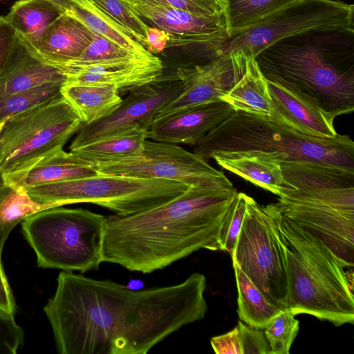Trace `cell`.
<instances>
[{"label":"cell","mask_w":354,"mask_h":354,"mask_svg":"<svg viewBox=\"0 0 354 354\" xmlns=\"http://www.w3.org/2000/svg\"><path fill=\"white\" fill-rule=\"evenodd\" d=\"M65 82H47L0 99V123L42 103L62 96Z\"/></svg>","instance_id":"31"},{"label":"cell","mask_w":354,"mask_h":354,"mask_svg":"<svg viewBox=\"0 0 354 354\" xmlns=\"http://www.w3.org/2000/svg\"><path fill=\"white\" fill-rule=\"evenodd\" d=\"M238 297L237 313L241 321L260 329H264L282 310L269 301L246 274L232 262Z\"/></svg>","instance_id":"28"},{"label":"cell","mask_w":354,"mask_h":354,"mask_svg":"<svg viewBox=\"0 0 354 354\" xmlns=\"http://www.w3.org/2000/svg\"><path fill=\"white\" fill-rule=\"evenodd\" d=\"M44 308L60 354H147L180 328L203 319L206 278L132 290L109 280L59 272Z\"/></svg>","instance_id":"1"},{"label":"cell","mask_w":354,"mask_h":354,"mask_svg":"<svg viewBox=\"0 0 354 354\" xmlns=\"http://www.w3.org/2000/svg\"><path fill=\"white\" fill-rule=\"evenodd\" d=\"M169 37L167 34L156 28L149 26L147 33L146 49L151 54L162 53L167 48Z\"/></svg>","instance_id":"41"},{"label":"cell","mask_w":354,"mask_h":354,"mask_svg":"<svg viewBox=\"0 0 354 354\" xmlns=\"http://www.w3.org/2000/svg\"><path fill=\"white\" fill-rule=\"evenodd\" d=\"M250 196L238 192L231 204L221 224L218 237V250L226 251L231 254L239 236Z\"/></svg>","instance_id":"34"},{"label":"cell","mask_w":354,"mask_h":354,"mask_svg":"<svg viewBox=\"0 0 354 354\" xmlns=\"http://www.w3.org/2000/svg\"><path fill=\"white\" fill-rule=\"evenodd\" d=\"M93 32L81 21L64 12L43 36L31 45L47 62L63 68L91 44Z\"/></svg>","instance_id":"20"},{"label":"cell","mask_w":354,"mask_h":354,"mask_svg":"<svg viewBox=\"0 0 354 354\" xmlns=\"http://www.w3.org/2000/svg\"><path fill=\"white\" fill-rule=\"evenodd\" d=\"M106 216L82 208L46 209L23 220L39 267L85 272L102 261Z\"/></svg>","instance_id":"7"},{"label":"cell","mask_w":354,"mask_h":354,"mask_svg":"<svg viewBox=\"0 0 354 354\" xmlns=\"http://www.w3.org/2000/svg\"><path fill=\"white\" fill-rule=\"evenodd\" d=\"M17 33L5 17H0V72L6 64L15 46Z\"/></svg>","instance_id":"39"},{"label":"cell","mask_w":354,"mask_h":354,"mask_svg":"<svg viewBox=\"0 0 354 354\" xmlns=\"http://www.w3.org/2000/svg\"><path fill=\"white\" fill-rule=\"evenodd\" d=\"M64 12L49 0H18L5 18L18 35L32 45Z\"/></svg>","instance_id":"26"},{"label":"cell","mask_w":354,"mask_h":354,"mask_svg":"<svg viewBox=\"0 0 354 354\" xmlns=\"http://www.w3.org/2000/svg\"><path fill=\"white\" fill-rule=\"evenodd\" d=\"M82 126L79 116L62 96L8 118L0 130V172L24 169L63 149Z\"/></svg>","instance_id":"9"},{"label":"cell","mask_w":354,"mask_h":354,"mask_svg":"<svg viewBox=\"0 0 354 354\" xmlns=\"http://www.w3.org/2000/svg\"><path fill=\"white\" fill-rule=\"evenodd\" d=\"M210 343L216 354H241L237 326L225 334L213 337Z\"/></svg>","instance_id":"40"},{"label":"cell","mask_w":354,"mask_h":354,"mask_svg":"<svg viewBox=\"0 0 354 354\" xmlns=\"http://www.w3.org/2000/svg\"><path fill=\"white\" fill-rule=\"evenodd\" d=\"M220 100L230 105L234 111L270 117L272 107L267 80L254 57L248 55L245 73Z\"/></svg>","instance_id":"23"},{"label":"cell","mask_w":354,"mask_h":354,"mask_svg":"<svg viewBox=\"0 0 354 354\" xmlns=\"http://www.w3.org/2000/svg\"><path fill=\"white\" fill-rule=\"evenodd\" d=\"M227 32L232 37L297 0H223Z\"/></svg>","instance_id":"30"},{"label":"cell","mask_w":354,"mask_h":354,"mask_svg":"<svg viewBox=\"0 0 354 354\" xmlns=\"http://www.w3.org/2000/svg\"><path fill=\"white\" fill-rule=\"evenodd\" d=\"M185 88L182 80L156 81L130 91L111 114L90 124H82L70 151L131 129L148 131L157 113Z\"/></svg>","instance_id":"14"},{"label":"cell","mask_w":354,"mask_h":354,"mask_svg":"<svg viewBox=\"0 0 354 354\" xmlns=\"http://www.w3.org/2000/svg\"><path fill=\"white\" fill-rule=\"evenodd\" d=\"M189 187L162 178H140L97 174L95 176L23 189L35 201L55 207L92 203L118 216L138 214L181 195Z\"/></svg>","instance_id":"8"},{"label":"cell","mask_w":354,"mask_h":354,"mask_svg":"<svg viewBox=\"0 0 354 354\" xmlns=\"http://www.w3.org/2000/svg\"><path fill=\"white\" fill-rule=\"evenodd\" d=\"M147 131L131 129L93 142L71 152L83 163L91 167L100 162L131 158L142 151L147 139Z\"/></svg>","instance_id":"25"},{"label":"cell","mask_w":354,"mask_h":354,"mask_svg":"<svg viewBox=\"0 0 354 354\" xmlns=\"http://www.w3.org/2000/svg\"><path fill=\"white\" fill-rule=\"evenodd\" d=\"M194 15L225 16L226 3L223 0H143Z\"/></svg>","instance_id":"36"},{"label":"cell","mask_w":354,"mask_h":354,"mask_svg":"<svg viewBox=\"0 0 354 354\" xmlns=\"http://www.w3.org/2000/svg\"><path fill=\"white\" fill-rule=\"evenodd\" d=\"M222 168L279 195L283 180L281 163L270 155L252 154L212 158Z\"/></svg>","instance_id":"24"},{"label":"cell","mask_w":354,"mask_h":354,"mask_svg":"<svg viewBox=\"0 0 354 354\" xmlns=\"http://www.w3.org/2000/svg\"><path fill=\"white\" fill-rule=\"evenodd\" d=\"M99 174L140 178L175 180L187 187L209 189L234 187L222 171L212 167L195 153L176 144L145 141L141 153L131 158L93 166Z\"/></svg>","instance_id":"12"},{"label":"cell","mask_w":354,"mask_h":354,"mask_svg":"<svg viewBox=\"0 0 354 354\" xmlns=\"http://www.w3.org/2000/svg\"><path fill=\"white\" fill-rule=\"evenodd\" d=\"M231 257L269 301L287 310L288 274L278 228L266 205L250 196Z\"/></svg>","instance_id":"10"},{"label":"cell","mask_w":354,"mask_h":354,"mask_svg":"<svg viewBox=\"0 0 354 354\" xmlns=\"http://www.w3.org/2000/svg\"><path fill=\"white\" fill-rule=\"evenodd\" d=\"M55 207L32 199L23 189L6 183L0 172V261L5 242L12 229L26 218L41 210Z\"/></svg>","instance_id":"29"},{"label":"cell","mask_w":354,"mask_h":354,"mask_svg":"<svg viewBox=\"0 0 354 354\" xmlns=\"http://www.w3.org/2000/svg\"><path fill=\"white\" fill-rule=\"evenodd\" d=\"M122 1L149 26L167 34V48L181 50L189 57L185 67L220 57V45L230 38L225 16L197 15L143 0Z\"/></svg>","instance_id":"13"},{"label":"cell","mask_w":354,"mask_h":354,"mask_svg":"<svg viewBox=\"0 0 354 354\" xmlns=\"http://www.w3.org/2000/svg\"><path fill=\"white\" fill-rule=\"evenodd\" d=\"M0 310L15 314L16 304L0 261Z\"/></svg>","instance_id":"42"},{"label":"cell","mask_w":354,"mask_h":354,"mask_svg":"<svg viewBox=\"0 0 354 354\" xmlns=\"http://www.w3.org/2000/svg\"><path fill=\"white\" fill-rule=\"evenodd\" d=\"M241 354H270V348L262 329L242 321L237 325Z\"/></svg>","instance_id":"38"},{"label":"cell","mask_w":354,"mask_h":354,"mask_svg":"<svg viewBox=\"0 0 354 354\" xmlns=\"http://www.w3.org/2000/svg\"><path fill=\"white\" fill-rule=\"evenodd\" d=\"M283 245L288 274L286 310L306 313L336 326L354 322L353 266L319 237L266 205Z\"/></svg>","instance_id":"4"},{"label":"cell","mask_w":354,"mask_h":354,"mask_svg":"<svg viewBox=\"0 0 354 354\" xmlns=\"http://www.w3.org/2000/svg\"><path fill=\"white\" fill-rule=\"evenodd\" d=\"M24 333L14 314L0 310V354H15L24 343Z\"/></svg>","instance_id":"37"},{"label":"cell","mask_w":354,"mask_h":354,"mask_svg":"<svg viewBox=\"0 0 354 354\" xmlns=\"http://www.w3.org/2000/svg\"><path fill=\"white\" fill-rule=\"evenodd\" d=\"M3 122L0 123V130H1V127H2V126H3Z\"/></svg>","instance_id":"44"},{"label":"cell","mask_w":354,"mask_h":354,"mask_svg":"<svg viewBox=\"0 0 354 354\" xmlns=\"http://www.w3.org/2000/svg\"><path fill=\"white\" fill-rule=\"evenodd\" d=\"M267 80L271 100L270 121L302 134L333 138L335 118L306 96L279 82Z\"/></svg>","instance_id":"17"},{"label":"cell","mask_w":354,"mask_h":354,"mask_svg":"<svg viewBox=\"0 0 354 354\" xmlns=\"http://www.w3.org/2000/svg\"><path fill=\"white\" fill-rule=\"evenodd\" d=\"M67 84H102L117 86L120 92H129L158 81L162 75V61L151 53L130 55L93 64L64 68Z\"/></svg>","instance_id":"16"},{"label":"cell","mask_w":354,"mask_h":354,"mask_svg":"<svg viewBox=\"0 0 354 354\" xmlns=\"http://www.w3.org/2000/svg\"><path fill=\"white\" fill-rule=\"evenodd\" d=\"M133 54L147 55L131 52L118 46L106 37L93 32V40L91 44L78 57L68 63L62 68L88 66L102 61L120 58Z\"/></svg>","instance_id":"35"},{"label":"cell","mask_w":354,"mask_h":354,"mask_svg":"<svg viewBox=\"0 0 354 354\" xmlns=\"http://www.w3.org/2000/svg\"><path fill=\"white\" fill-rule=\"evenodd\" d=\"M94 167L83 163L70 152L64 149L37 160L24 169L2 174L4 181L14 187L23 189L95 176Z\"/></svg>","instance_id":"21"},{"label":"cell","mask_w":354,"mask_h":354,"mask_svg":"<svg viewBox=\"0 0 354 354\" xmlns=\"http://www.w3.org/2000/svg\"><path fill=\"white\" fill-rule=\"evenodd\" d=\"M234 112L222 100L192 106L155 118L147 137L158 142L196 145Z\"/></svg>","instance_id":"18"},{"label":"cell","mask_w":354,"mask_h":354,"mask_svg":"<svg viewBox=\"0 0 354 354\" xmlns=\"http://www.w3.org/2000/svg\"><path fill=\"white\" fill-rule=\"evenodd\" d=\"M237 193L189 187L154 208L106 217L102 263L148 274L201 249L218 250L219 230Z\"/></svg>","instance_id":"2"},{"label":"cell","mask_w":354,"mask_h":354,"mask_svg":"<svg viewBox=\"0 0 354 354\" xmlns=\"http://www.w3.org/2000/svg\"><path fill=\"white\" fill-rule=\"evenodd\" d=\"M281 167L280 212L354 266V171L309 162Z\"/></svg>","instance_id":"5"},{"label":"cell","mask_w":354,"mask_h":354,"mask_svg":"<svg viewBox=\"0 0 354 354\" xmlns=\"http://www.w3.org/2000/svg\"><path fill=\"white\" fill-rule=\"evenodd\" d=\"M194 153L206 161L214 156L266 154L281 163L309 162L354 171V142L349 136L312 137L239 111L205 134Z\"/></svg>","instance_id":"6"},{"label":"cell","mask_w":354,"mask_h":354,"mask_svg":"<svg viewBox=\"0 0 354 354\" xmlns=\"http://www.w3.org/2000/svg\"><path fill=\"white\" fill-rule=\"evenodd\" d=\"M146 48L149 26L122 0H91Z\"/></svg>","instance_id":"33"},{"label":"cell","mask_w":354,"mask_h":354,"mask_svg":"<svg viewBox=\"0 0 354 354\" xmlns=\"http://www.w3.org/2000/svg\"><path fill=\"white\" fill-rule=\"evenodd\" d=\"M295 315L283 310L276 315L263 329L270 354H288L299 330Z\"/></svg>","instance_id":"32"},{"label":"cell","mask_w":354,"mask_h":354,"mask_svg":"<svg viewBox=\"0 0 354 354\" xmlns=\"http://www.w3.org/2000/svg\"><path fill=\"white\" fill-rule=\"evenodd\" d=\"M69 1L71 3V8L66 12L78 19L93 32L97 33L135 53H150L91 0Z\"/></svg>","instance_id":"27"},{"label":"cell","mask_w":354,"mask_h":354,"mask_svg":"<svg viewBox=\"0 0 354 354\" xmlns=\"http://www.w3.org/2000/svg\"><path fill=\"white\" fill-rule=\"evenodd\" d=\"M248 58L241 50H234L203 64L176 69L169 81L182 80L185 88L155 118L221 100L245 73Z\"/></svg>","instance_id":"15"},{"label":"cell","mask_w":354,"mask_h":354,"mask_svg":"<svg viewBox=\"0 0 354 354\" xmlns=\"http://www.w3.org/2000/svg\"><path fill=\"white\" fill-rule=\"evenodd\" d=\"M254 59L266 80L293 88L335 118L354 111V27L286 37Z\"/></svg>","instance_id":"3"},{"label":"cell","mask_w":354,"mask_h":354,"mask_svg":"<svg viewBox=\"0 0 354 354\" xmlns=\"http://www.w3.org/2000/svg\"><path fill=\"white\" fill-rule=\"evenodd\" d=\"M354 5L340 0H297L230 37L219 46L222 56L234 50L255 57L274 42L319 28L354 27Z\"/></svg>","instance_id":"11"},{"label":"cell","mask_w":354,"mask_h":354,"mask_svg":"<svg viewBox=\"0 0 354 354\" xmlns=\"http://www.w3.org/2000/svg\"><path fill=\"white\" fill-rule=\"evenodd\" d=\"M64 69L42 59L21 36L0 72V99L51 82H65Z\"/></svg>","instance_id":"19"},{"label":"cell","mask_w":354,"mask_h":354,"mask_svg":"<svg viewBox=\"0 0 354 354\" xmlns=\"http://www.w3.org/2000/svg\"><path fill=\"white\" fill-rule=\"evenodd\" d=\"M60 8L64 12L70 10L71 3L69 0H49Z\"/></svg>","instance_id":"43"},{"label":"cell","mask_w":354,"mask_h":354,"mask_svg":"<svg viewBox=\"0 0 354 354\" xmlns=\"http://www.w3.org/2000/svg\"><path fill=\"white\" fill-rule=\"evenodd\" d=\"M60 91L82 124H90L106 118L122 101L119 88L111 84L64 83Z\"/></svg>","instance_id":"22"}]
</instances>
